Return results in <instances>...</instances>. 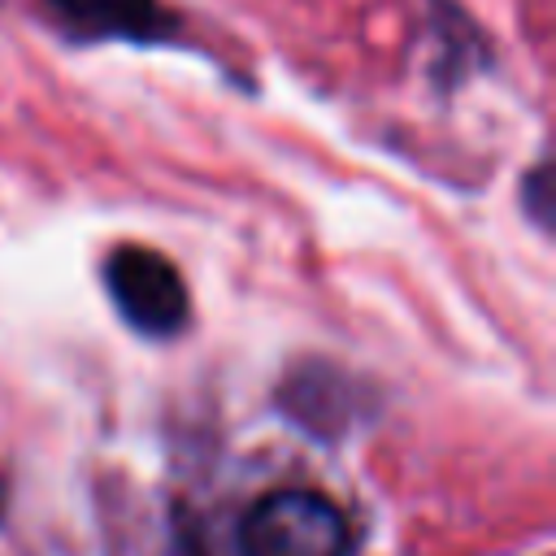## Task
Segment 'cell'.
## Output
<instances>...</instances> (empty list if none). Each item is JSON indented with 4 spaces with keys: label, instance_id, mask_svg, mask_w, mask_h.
Listing matches in <instances>:
<instances>
[{
    "label": "cell",
    "instance_id": "1",
    "mask_svg": "<svg viewBox=\"0 0 556 556\" xmlns=\"http://www.w3.org/2000/svg\"><path fill=\"white\" fill-rule=\"evenodd\" d=\"M243 556H348V517L317 491H274L239 526Z\"/></svg>",
    "mask_w": 556,
    "mask_h": 556
},
{
    "label": "cell",
    "instance_id": "2",
    "mask_svg": "<svg viewBox=\"0 0 556 556\" xmlns=\"http://www.w3.org/2000/svg\"><path fill=\"white\" fill-rule=\"evenodd\" d=\"M104 287L117 313L143 334L165 339L187 326V313H191L187 282L156 248H143V243L113 248L104 261Z\"/></svg>",
    "mask_w": 556,
    "mask_h": 556
},
{
    "label": "cell",
    "instance_id": "3",
    "mask_svg": "<svg viewBox=\"0 0 556 556\" xmlns=\"http://www.w3.org/2000/svg\"><path fill=\"white\" fill-rule=\"evenodd\" d=\"M48 13L74 39H165L174 30L161 0H48Z\"/></svg>",
    "mask_w": 556,
    "mask_h": 556
},
{
    "label": "cell",
    "instance_id": "4",
    "mask_svg": "<svg viewBox=\"0 0 556 556\" xmlns=\"http://www.w3.org/2000/svg\"><path fill=\"white\" fill-rule=\"evenodd\" d=\"M526 195H530V213L547 226V208H552V174H547V165H539V169L526 178Z\"/></svg>",
    "mask_w": 556,
    "mask_h": 556
}]
</instances>
